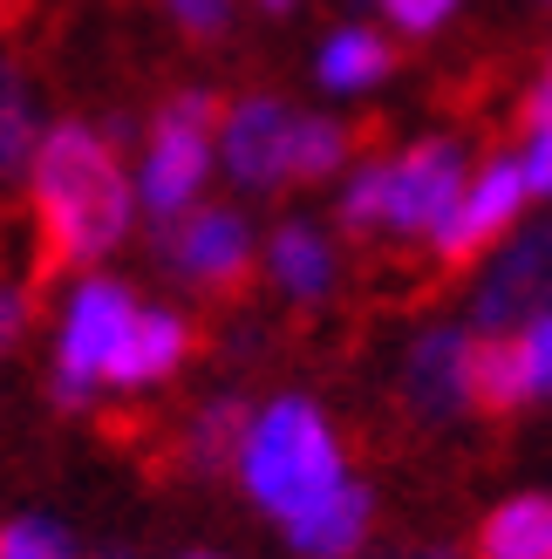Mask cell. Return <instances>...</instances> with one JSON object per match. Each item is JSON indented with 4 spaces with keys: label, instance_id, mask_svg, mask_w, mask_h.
Here are the masks:
<instances>
[{
    "label": "cell",
    "instance_id": "1",
    "mask_svg": "<svg viewBox=\"0 0 552 559\" xmlns=\"http://www.w3.org/2000/svg\"><path fill=\"white\" fill-rule=\"evenodd\" d=\"M27 205H35V280L27 287L41 300L55 273L96 266L130 233V178L117 136L89 123H55L27 164Z\"/></svg>",
    "mask_w": 552,
    "mask_h": 559
},
{
    "label": "cell",
    "instance_id": "2",
    "mask_svg": "<svg viewBox=\"0 0 552 559\" xmlns=\"http://www.w3.org/2000/svg\"><path fill=\"white\" fill-rule=\"evenodd\" d=\"M245 485H253V498L273 512V519H300L314 512L327 491H341V443L335 430L321 424L314 403L300 396H280L273 409H260L253 437H245Z\"/></svg>",
    "mask_w": 552,
    "mask_h": 559
},
{
    "label": "cell",
    "instance_id": "3",
    "mask_svg": "<svg viewBox=\"0 0 552 559\" xmlns=\"http://www.w3.org/2000/svg\"><path fill=\"white\" fill-rule=\"evenodd\" d=\"M232 103L218 90H178L164 96L157 123H151V144H144V205L164 218H184L199 185L212 171V130H226Z\"/></svg>",
    "mask_w": 552,
    "mask_h": 559
},
{
    "label": "cell",
    "instance_id": "4",
    "mask_svg": "<svg viewBox=\"0 0 552 559\" xmlns=\"http://www.w3.org/2000/svg\"><path fill=\"white\" fill-rule=\"evenodd\" d=\"M130 321H136V300L117 280H89V287L75 294L69 328H62V355H55V376H48L55 409H89V396L109 376V361H117Z\"/></svg>",
    "mask_w": 552,
    "mask_h": 559
},
{
    "label": "cell",
    "instance_id": "5",
    "mask_svg": "<svg viewBox=\"0 0 552 559\" xmlns=\"http://www.w3.org/2000/svg\"><path fill=\"white\" fill-rule=\"evenodd\" d=\"M157 260L178 280H191V287L218 294V300H239L253 287V239H245L239 212H226V205L164 218L157 226Z\"/></svg>",
    "mask_w": 552,
    "mask_h": 559
},
{
    "label": "cell",
    "instance_id": "6",
    "mask_svg": "<svg viewBox=\"0 0 552 559\" xmlns=\"http://www.w3.org/2000/svg\"><path fill=\"white\" fill-rule=\"evenodd\" d=\"M464 191H471V178H464L457 144H444V136L409 144L403 157H389V233L444 239L457 205H464Z\"/></svg>",
    "mask_w": 552,
    "mask_h": 559
},
{
    "label": "cell",
    "instance_id": "7",
    "mask_svg": "<svg viewBox=\"0 0 552 559\" xmlns=\"http://www.w3.org/2000/svg\"><path fill=\"white\" fill-rule=\"evenodd\" d=\"M532 199V185H526V164H512V157H491L484 171L471 178V191H464V205L451 218V233L436 239V266L430 280H464L491 246H499V233L518 218V205Z\"/></svg>",
    "mask_w": 552,
    "mask_h": 559
},
{
    "label": "cell",
    "instance_id": "8",
    "mask_svg": "<svg viewBox=\"0 0 552 559\" xmlns=\"http://www.w3.org/2000/svg\"><path fill=\"white\" fill-rule=\"evenodd\" d=\"M552 314V226L518 233L499 266H491L484 294H478V328L484 334H518V328H539Z\"/></svg>",
    "mask_w": 552,
    "mask_h": 559
},
{
    "label": "cell",
    "instance_id": "9",
    "mask_svg": "<svg viewBox=\"0 0 552 559\" xmlns=\"http://www.w3.org/2000/svg\"><path fill=\"white\" fill-rule=\"evenodd\" d=\"M293 109L273 103V96H245L232 103L226 117V171L245 191H273V185H293Z\"/></svg>",
    "mask_w": 552,
    "mask_h": 559
},
{
    "label": "cell",
    "instance_id": "10",
    "mask_svg": "<svg viewBox=\"0 0 552 559\" xmlns=\"http://www.w3.org/2000/svg\"><path fill=\"white\" fill-rule=\"evenodd\" d=\"M464 396L484 416L491 430H505L518 409L539 396V376H532V334H471L464 342Z\"/></svg>",
    "mask_w": 552,
    "mask_h": 559
},
{
    "label": "cell",
    "instance_id": "11",
    "mask_svg": "<svg viewBox=\"0 0 552 559\" xmlns=\"http://www.w3.org/2000/svg\"><path fill=\"white\" fill-rule=\"evenodd\" d=\"M464 342H471V334L430 328V334H417V348H409V361H403V396H409V409H417L430 430L471 409V396H464Z\"/></svg>",
    "mask_w": 552,
    "mask_h": 559
},
{
    "label": "cell",
    "instance_id": "12",
    "mask_svg": "<svg viewBox=\"0 0 552 559\" xmlns=\"http://www.w3.org/2000/svg\"><path fill=\"white\" fill-rule=\"evenodd\" d=\"M260 416L245 409V396H212L205 409H191V424L171 443V471L178 478H218L232 471V457H245V437H253Z\"/></svg>",
    "mask_w": 552,
    "mask_h": 559
},
{
    "label": "cell",
    "instance_id": "13",
    "mask_svg": "<svg viewBox=\"0 0 552 559\" xmlns=\"http://www.w3.org/2000/svg\"><path fill=\"white\" fill-rule=\"evenodd\" d=\"M191 348H205V342H199V328H191L184 314H151V307H136L123 348H117V361H109V382L117 389H151V382L171 376Z\"/></svg>",
    "mask_w": 552,
    "mask_h": 559
},
{
    "label": "cell",
    "instance_id": "14",
    "mask_svg": "<svg viewBox=\"0 0 552 559\" xmlns=\"http://www.w3.org/2000/svg\"><path fill=\"white\" fill-rule=\"evenodd\" d=\"M369 525H375V498L362 485H341V491H327L314 512L287 519V539H293L300 559H355V546L369 539Z\"/></svg>",
    "mask_w": 552,
    "mask_h": 559
},
{
    "label": "cell",
    "instance_id": "15",
    "mask_svg": "<svg viewBox=\"0 0 552 559\" xmlns=\"http://www.w3.org/2000/svg\"><path fill=\"white\" fill-rule=\"evenodd\" d=\"M471 559H552V498L526 491L512 506H499L491 519H478Z\"/></svg>",
    "mask_w": 552,
    "mask_h": 559
},
{
    "label": "cell",
    "instance_id": "16",
    "mask_svg": "<svg viewBox=\"0 0 552 559\" xmlns=\"http://www.w3.org/2000/svg\"><path fill=\"white\" fill-rule=\"evenodd\" d=\"M266 273H273V287H287L293 300H321L335 287V253H327V239L314 226H280L266 246Z\"/></svg>",
    "mask_w": 552,
    "mask_h": 559
},
{
    "label": "cell",
    "instance_id": "17",
    "mask_svg": "<svg viewBox=\"0 0 552 559\" xmlns=\"http://www.w3.org/2000/svg\"><path fill=\"white\" fill-rule=\"evenodd\" d=\"M403 55L375 35V27H341V35H327L321 48V82L327 90H369V82L382 75H396Z\"/></svg>",
    "mask_w": 552,
    "mask_h": 559
},
{
    "label": "cell",
    "instance_id": "18",
    "mask_svg": "<svg viewBox=\"0 0 552 559\" xmlns=\"http://www.w3.org/2000/svg\"><path fill=\"white\" fill-rule=\"evenodd\" d=\"M27 164H35V96H27V75L0 55V199Z\"/></svg>",
    "mask_w": 552,
    "mask_h": 559
},
{
    "label": "cell",
    "instance_id": "19",
    "mask_svg": "<svg viewBox=\"0 0 552 559\" xmlns=\"http://www.w3.org/2000/svg\"><path fill=\"white\" fill-rule=\"evenodd\" d=\"M348 151H355V130L327 123V117H300V123H293V185L335 178Z\"/></svg>",
    "mask_w": 552,
    "mask_h": 559
},
{
    "label": "cell",
    "instance_id": "20",
    "mask_svg": "<svg viewBox=\"0 0 552 559\" xmlns=\"http://www.w3.org/2000/svg\"><path fill=\"white\" fill-rule=\"evenodd\" d=\"M341 226L355 239L389 233V157H369L362 171L348 178V191H341Z\"/></svg>",
    "mask_w": 552,
    "mask_h": 559
},
{
    "label": "cell",
    "instance_id": "21",
    "mask_svg": "<svg viewBox=\"0 0 552 559\" xmlns=\"http://www.w3.org/2000/svg\"><path fill=\"white\" fill-rule=\"evenodd\" d=\"M0 559H75V546L48 519H8L0 525Z\"/></svg>",
    "mask_w": 552,
    "mask_h": 559
},
{
    "label": "cell",
    "instance_id": "22",
    "mask_svg": "<svg viewBox=\"0 0 552 559\" xmlns=\"http://www.w3.org/2000/svg\"><path fill=\"white\" fill-rule=\"evenodd\" d=\"M164 14H171L191 41H226V27H232V0H164Z\"/></svg>",
    "mask_w": 552,
    "mask_h": 559
},
{
    "label": "cell",
    "instance_id": "23",
    "mask_svg": "<svg viewBox=\"0 0 552 559\" xmlns=\"http://www.w3.org/2000/svg\"><path fill=\"white\" fill-rule=\"evenodd\" d=\"M382 8H389V21L403 35H436V27L457 14V0H382Z\"/></svg>",
    "mask_w": 552,
    "mask_h": 559
},
{
    "label": "cell",
    "instance_id": "24",
    "mask_svg": "<svg viewBox=\"0 0 552 559\" xmlns=\"http://www.w3.org/2000/svg\"><path fill=\"white\" fill-rule=\"evenodd\" d=\"M27 321H35V287H8V280H0V355H14Z\"/></svg>",
    "mask_w": 552,
    "mask_h": 559
},
{
    "label": "cell",
    "instance_id": "25",
    "mask_svg": "<svg viewBox=\"0 0 552 559\" xmlns=\"http://www.w3.org/2000/svg\"><path fill=\"white\" fill-rule=\"evenodd\" d=\"M518 130H526V136L552 130V62H545V75H539V90L518 103Z\"/></svg>",
    "mask_w": 552,
    "mask_h": 559
},
{
    "label": "cell",
    "instance_id": "26",
    "mask_svg": "<svg viewBox=\"0 0 552 559\" xmlns=\"http://www.w3.org/2000/svg\"><path fill=\"white\" fill-rule=\"evenodd\" d=\"M526 185L539 191V199H552V130L532 136V151H526Z\"/></svg>",
    "mask_w": 552,
    "mask_h": 559
},
{
    "label": "cell",
    "instance_id": "27",
    "mask_svg": "<svg viewBox=\"0 0 552 559\" xmlns=\"http://www.w3.org/2000/svg\"><path fill=\"white\" fill-rule=\"evenodd\" d=\"M532 376H539V396H552V314L532 328Z\"/></svg>",
    "mask_w": 552,
    "mask_h": 559
},
{
    "label": "cell",
    "instance_id": "28",
    "mask_svg": "<svg viewBox=\"0 0 552 559\" xmlns=\"http://www.w3.org/2000/svg\"><path fill=\"white\" fill-rule=\"evenodd\" d=\"M403 559H457V552H444V546H423V552H403Z\"/></svg>",
    "mask_w": 552,
    "mask_h": 559
},
{
    "label": "cell",
    "instance_id": "29",
    "mask_svg": "<svg viewBox=\"0 0 552 559\" xmlns=\"http://www.w3.org/2000/svg\"><path fill=\"white\" fill-rule=\"evenodd\" d=\"M96 559H136V552H130V546H103Z\"/></svg>",
    "mask_w": 552,
    "mask_h": 559
},
{
    "label": "cell",
    "instance_id": "30",
    "mask_svg": "<svg viewBox=\"0 0 552 559\" xmlns=\"http://www.w3.org/2000/svg\"><path fill=\"white\" fill-rule=\"evenodd\" d=\"M260 8H266V14H287V8H293V0H260Z\"/></svg>",
    "mask_w": 552,
    "mask_h": 559
},
{
    "label": "cell",
    "instance_id": "31",
    "mask_svg": "<svg viewBox=\"0 0 552 559\" xmlns=\"http://www.w3.org/2000/svg\"><path fill=\"white\" fill-rule=\"evenodd\" d=\"M191 559H205V552H191Z\"/></svg>",
    "mask_w": 552,
    "mask_h": 559
}]
</instances>
